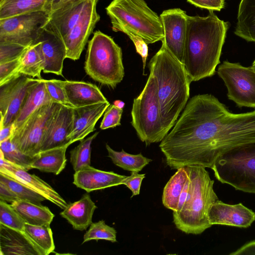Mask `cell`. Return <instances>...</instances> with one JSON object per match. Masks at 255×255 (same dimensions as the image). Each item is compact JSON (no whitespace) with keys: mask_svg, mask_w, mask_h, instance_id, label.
I'll list each match as a JSON object with an SVG mask.
<instances>
[{"mask_svg":"<svg viewBox=\"0 0 255 255\" xmlns=\"http://www.w3.org/2000/svg\"><path fill=\"white\" fill-rule=\"evenodd\" d=\"M43 61L40 51V44L36 41L27 47L21 56L18 73L42 79L41 71L43 69Z\"/></svg>","mask_w":255,"mask_h":255,"instance_id":"30","label":"cell"},{"mask_svg":"<svg viewBox=\"0 0 255 255\" xmlns=\"http://www.w3.org/2000/svg\"><path fill=\"white\" fill-rule=\"evenodd\" d=\"M73 124V108L61 105L49 122L41 144L40 151L71 144L68 136Z\"/></svg>","mask_w":255,"mask_h":255,"instance_id":"15","label":"cell"},{"mask_svg":"<svg viewBox=\"0 0 255 255\" xmlns=\"http://www.w3.org/2000/svg\"><path fill=\"white\" fill-rule=\"evenodd\" d=\"M106 147L108 156L113 163L127 171L139 172L152 161V159L143 156L140 153L131 154L125 152L124 149L121 151H117L113 149L108 144H106Z\"/></svg>","mask_w":255,"mask_h":255,"instance_id":"32","label":"cell"},{"mask_svg":"<svg viewBox=\"0 0 255 255\" xmlns=\"http://www.w3.org/2000/svg\"><path fill=\"white\" fill-rule=\"evenodd\" d=\"M0 181L6 185L18 197L19 200L40 204L46 200L44 197L28 187L15 178L0 172Z\"/></svg>","mask_w":255,"mask_h":255,"instance_id":"34","label":"cell"},{"mask_svg":"<svg viewBox=\"0 0 255 255\" xmlns=\"http://www.w3.org/2000/svg\"><path fill=\"white\" fill-rule=\"evenodd\" d=\"M53 101L47 91L44 79H40L29 91L13 123L15 130L42 105ZM14 130V131H15Z\"/></svg>","mask_w":255,"mask_h":255,"instance_id":"25","label":"cell"},{"mask_svg":"<svg viewBox=\"0 0 255 255\" xmlns=\"http://www.w3.org/2000/svg\"><path fill=\"white\" fill-rule=\"evenodd\" d=\"M127 176L87 166L75 172L73 184L89 193L122 184Z\"/></svg>","mask_w":255,"mask_h":255,"instance_id":"21","label":"cell"},{"mask_svg":"<svg viewBox=\"0 0 255 255\" xmlns=\"http://www.w3.org/2000/svg\"><path fill=\"white\" fill-rule=\"evenodd\" d=\"M47 0H2L0 19L43 10Z\"/></svg>","mask_w":255,"mask_h":255,"instance_id":"31","label":"cell"},{"mask_svg":"<svg viewBox=\"0 0 255 255\" xmlns=\"http://www.w3.org/2000/svg\"><path fill=\"white\" fill-rule=\"evenodd\" d=\"M11 205L26 224L36 226L50 225L54 217L50 209L41 204L18 200Z\"/></svg>","mask_w":255,"mask_h":255,"instance_id":"27","label":"cell"},{"mask_svg":"<svg viewBox=\"0 0 255 255\" xmlns=\"http://www.w3.org/2000/svg\"><path fill=\"white\" fill-rule=\"evenodd\" d=\"M98 133L80 140V143L70 151V162L75 172L91 166V144Z\"/></svg>","mask_w":255,"mask_h":255,"instance_id":"36","label":"cell"},{"mask_svg":"<svg viewBox=\"0 0 255 255\" xmlns=\"http://www.w3.org/2000/svg\"><path fill=\"white\" fill-rule=\"evenodd\" d=\"M84 69L94 81L114 89L125 74L121 48L111 36L96 31L88 42Z\"/></svg>","mask_w":255,"mask_h":255,"instance_id":"6","label":"cell"},{"mask_svg":"<svg viewBox=\"0 0 255 255\" xmlns=\"http://www.w3.org/2000/svg\"><path fill=\"white\" fill-rule=\"evenodd\" d=\"M46 87L51 100L61 105L73 108L69 102L65 91L58 80H44Z\"/></svg>","mask_w":255,"mask_h":255,"instance_id":"39","label":"cell"},{"mask_svg":"<svg viewBox=\"0 0 255 255\" xmlns=\"http://www.w3.org/2000/svg\"><path fill=\"white\" fill-rule=\"evenodd\" d=\"M235 34L248 41L255 42V0H241Z\"/></svg>","mask_w":255,"mask_h":255,"instance_id":"28","label":"cell"},{"mask_svg":"<svg viewBox=\"0 0 255 255\" xmlns=\"http://www.w3.org/2000/svg\"><path fill=\"white\" fill-rule=\"evenodd\" d=\"M184 167L189 179V190L182 209L178 212H173V223L182 232L199 235L212 226L208 213L219 199L213 189L214 181L205 167L200 165Z\"/></svg>","mask_w":255,"mask_h":255,"instance_id":"4","label":"cell"},{"mask_svg":"<svg viewBox=\"0 0 255 255\" xmlns=\"http://www.w3.org/2000/svg\"><path fill=\"white\" fill-rule=\"evenodd\" d=\"M145 174H139L137 172H131L130 175L127 176L122 184L126 185L132 192L131 197L139 194L141 182L145 177Z\"/></svg>","mask_w":255,"mask_h":255,"instance_id":"44","label":"cell"},{"mask_svg":"<svg viewBox=\"0 0 255 255\" xmlns=\"http://www.w3.org/2000/svg\"><path fill=\"white\" fill-rule=\"evenodd\" d=\"M0 224L24 231L26 223L11 204L0 200Z\"/></svg>","mask_w":255,"mask_h":255,"instance_id":"38","label":"cell"},{"mask_svg":"<svg viewBox=\"0 0 255 255\" xmlns=\"http://www.w3.org/2000/svg\"><path fill=\"white\" fill-rule=\"evenodd\" d=\"M106 240L112 243L117 241V231L114 228L106 224L104 220L92 223L84 236L82 243L91 240Z\"/></svg>","mask_w":255,"mask_h":255,"instance_id":"37","label":"cell"},{"mask_svg":"<svg viewBox=\"0 0 255 255\" xmlns=\"http://www.w3.org/2000/svg\"><path fill=\"white\" fill-rule=\"evenodd\" d=\"M211 169L222 183L237 190L255 193V141L228 149L217 157Z\"/></svg>","mask_w":255,"mask_h":255,"instance_id":"7","label":"cell"},{"mask_svg":"<svg viewBox=\"0 0 255 255\" xmlns=\"http://www.w3.org/2000/svg\"><path fill=\"white\" fill-rule=\"evenodd\" d=\"M1 255H45L43 251L24 232L0 224Z\"/></svg>","mask_w":255,"mask_h":255,"instance_id":"19","label":"cell"},{"mask_svg":"<svg viewBox=\"0 0 255 255\" xmlns=\"http://www.w3.org/2000/svg\"><path fill=\"white\" fill-rule=\"evenodd\" d=\"M106 10L115 32L126 28L140 36L147 44L164 38L160 16L144 0H113Z\"/></svg>","mask_w":255,"mask_h":255,"instance_id":"5","label":"cell"},{"mask_svg":"<svg viewBox=\"0 0 255 255\" xmlns=\"http://www.w3.org/2000/svg\"><path fill=\"white\" fill-rule=\"evenodd\" d=\"M98 0H88L78 21L63 39L66 58L78 60L100 16L97 11Z\"/></svg>","mask_w":255,"mask_h":255,"instance_id":"13","label":"cell"},{"mask_svg":"<svg viewBox=\"0 0 255 255\" xmlns=\"http://www.w3.org/2000/svg\"><path fill=\"white\" fill-rule=\"evenodd\" d=\"M36 41L40 44L43 73L63 76V63L66 58L63 40L43 27Z\"/></svg>","mask_w":255,"mask_h":255,"instance_id":"18","label":"cell"},{"mask_svg":"<svg viewBox=\"0 0 255 255\" xmlns=\"http://www.w3.org/2000/svg\"><path fill=\"white\" fill-rule=\"evenodd\" d=\"M189 179L188 177L187 180L186 182L185 186L182 191V192L180 194L177 209L175 211H174V212H178L180 211V210L182 209V208L186 200V199H187L188 190H189Z\"/></svg>","mask_w":255,"mask_h":255,"instance_id":"50","label":"cell"},{"mask_svg":"<svg viewBox=\"0 0 255 255\" xmlns=\"http://www.w3.org/2000/svg\"><path fill=\"white\" fill-rule=\"evenodd\" d=\"M81 0H47L43 10L49 15L65 5Z\"/></svg>","mask_w":255,"mask_h":255,"instance_id":"46","label":"cell"},{"mask_svg":"<svg viewBox=\"0 0 255 255\" xmlns=\"http://www.w3.org/2000/svg\"><path fill=\"white\" fill-rule=\"evenodd\" d=\"M1 0H0V1H1Z\"/></svg>","mask_w":255,"mask_h":255,"instance_id":"53","label":"cell"},{"mask_svg":"<svg viewBox=\"0 0 255 255\" xmlns=\"http://www.w3.org/2000/svg\"><path fill=\"white\" fill-rule=\"evenodd\" d=\"M175 150L186 165L211 168L217 157L237 145L255 141V110L229 111L210 94L191 98L172 129Z\"/></svg>","mask_w":255,"mask_h":255,"instance_id":"1","label":"cell"},{"mask_svg":"<svg viewBox=\"0 0 255 255\" xmlns=\"http://www.w3.org/2000/svg\"><path fill=\"white\" fill-rule=\"evenodd\" d=\"M14 130L13 123L7 126H0V142L11 138Z\"/></svg>","mask_w":255,"mask_h":255,"instance_id":"49","label":"cell"},{"mask_svg":"<svg viewBox=\"0 0 255 255\" xmlns=\"http://www.w3.org/2000/svg\"><path fill=\"white\" fill-rule=\"evenodd\" d=\"M165 185L162 195V203L173 212L177 209L179 197L188 178L185 167L179 168Z\"/></svg>","mask_w":255,"mask_h":255,"instance_id":"29","label":"cell"},{"mask_svg":"<svg viewBox=\"0 0 255 255\" xmlns=\"http://www.w3.org/2000/svg\"><path fill=\"white\" fill-rule=\"evenodd\" d=\"M197 7L209 10L220 11L225 6L226 0H187Z\"/></svg>","mask_w":255,"mask_h":255,"instance_id":"45","label":"cell"},{"mask_svg":"<svg viewBox=\"0 0 255 255\" xmlns=\"http://www.w3.org/2000/svg\"><path fill=\"white\" fill-rule=\"evenodd\" d=\"M0 200L11 203L19 199L6 185L0 181Z\"/></svg>","mask_w":255,"mask_h":255,"instance_id":"47","label":"cell"},{"mask_svg":"<svg viewBox=\"0 0 255 255\" xmlns=\"http://www.w3.org/2000/svg\"><path fill=\"white\" fill-rule=\"evenodd\" d=\"M131 124L146 146L161 141L166 136L163 128L155 78L149 74L144 88L134 98Z\"/></svg>","mask_w":255,"mask_h":255,"instance_id":"8","label":"cell"},{"mask_svg":"<svg viewBox=\"0 0 255 255\" xmlns=\"http://www.w3.org/2000/svg\"><path fill=\"white\" fill-rule=\"evenodd\" d=\"M97 206L87 193L79 200L68 204L60 215L65 219L74 230H86L92 223Z\"/></svg>","mask_w":255,"mask_h":255,"instance_id":"24","label":"cell"},{"mask_svg":"<svg viewBox=\"0 0 255 255\" xmlns=\"http://www.w3.org/2000/svg\"><path fill=\"white\" fill-rule=\"evenodd\" d=\"M110 105L109 102L73 108L72 130L68 136L70 142L81 140L95 130V125Z\"/></svg>","mask_w":255,"mask_h":255,"instance_id":"20","label":"cell"},{"mask_svg":"<svg viewBox=\"0 0 255 255\" xmlns=\"http://www.w3.org/2000/svg\"><path fill=\"white\" fill-rule=\"evenodd\" d=\"M123 112L122 109H120L113 104L110 105L104 113L100 128L101 129H106L120 126Z\"/></svg>","mask_w":255,"mask_h":255,"instance_id":"41","label":"cell"},{"mask_svg":"<svg viewBox=\"0 0 255 255\" xmlns=\"http://www.w3.org/2000/svg\"><path fill=\"white\" fill-rule=\"evenodd\" d=\"M230 255H255V240L248 243Z\"/></svg>","mask_w":255,"mask_h":255,"instance_id":"48","label":"cell"},{"mask_svg":"<svg viewBox=\"0 0 255 255\" xmlns=\"http://www.w3.org/2000/svg\"><path fill=\"white\" fill-rule=\"evenodd\" d=\"M60 105L53 101L42 105L15 130L11 141L21 152L32 157L40 152L47 125Z\"/></svg>","mask_w":255,"mask_h":255,"instance_id":"9","label":"cell"},{"mask_svg":"<svg viewBox=\"0 0 255 255\" xmlns=\"http://www.w3.org/2000/svg\"><path fill=\"white\" fill-rule=\"evenodd\" d=\"M26 48L17 44L0 43V63L18 58Z\"/></svg>","mask_w":255,"mask_h":255,"instance_id":"42","label":"cell"},{"mask_svg":"<svg viewBox=\"0 0 255 255\" xmlns=\"http://www.w3.org/2000/svg\"><path fill=\"white\" fill-rule=\"evenodd\" d=\"M21 56V55L15 59L0 63V86L20 75L18 71Z\"/></svg>","mask_w":255,"mask_h":255,"instance_id":"40","label":"cell"},{"mask_svg":"<svg viewBox=\"0 0 255 255\" xmlns=\"http://www.w3.org/2000/svg\"><path fill=\"white\" fill-rule=\"evenodd\" d=\"M208 219L212 225L247 228L255 221V213L241 203L230 205L219 200L211 207Z\"/></svg>","mask_w":255,"mask_h":255,"instance_id":"16","label":"cell"},{"mask_svg":"<svg viewBox=\"0 0 255 255\" xmlns=\"http://www.w3.org/2000/svg\"><path fill=\"white\" fill-rule=\"evenodd\" d=\"M183 64L190 82L211 77L220 63L228 23L213 12L187 17Z\"/></svg>","mask_w":255,"mask_h":255,"instance_id":"2","label":"cell"},{"mask_svg":"<svg viewBox=\"0 0 255 255\" xmlns=\"http://www.w3.org/2000/svg\"><path fill=\"white\" fill-rule=\"evenodd\" d=\"M148 67L150 74L156 80L161 121L166 135L187 103L191 82L183 64L163 42Z\"/></svg>","mask_w":255,"mask_h":255,"instance_id":"3","label":"cell"},{"mask_svg":"<svg viewBox=\"0 0 255 255\" xmlns=\"http://www.w3.org/2000/svg\"><path fill=\"white\" fill-rule=\"evenodd\" d=\"M88 0L71 3L53 11L44 28L63 40L78 21Z\"/></svg>","mask_w":255,"mask_h":255,"instance_id":"22","label":"cell"},{"mask_svg":"<svg viewBox=\"0 0 255 255\" xmlns=\"http://www.w3.org/2000/svg\"><path fill=\"white\" fill-rule=\"evenodd\" d=\"M49 16L42 10L0 19V43L29 46L37 41Z\"/></svg>","mask_w":255,"mask_h":255,"instance_id":"10","label":"cell"},{"mask_svg":"<svg viewBox=\"0 0 255 255\" xmlns=\"http://www.w3.org/2000/svg\"><path fill=\"white\" fill-rule=\"evenodd\" d=\"M113 105L120 109H123L125 106V104L123 101L117 100L114 101Z\"/></svg>","mask_w":255,"mask_h":255,"instance_id":"51","label":"cell"},{"mask_svg":"<svg viewBox=\"0 0 255 255\" xmlns=\"http://www.w3.org/2000/svg\"><path fill=\"white\" fill-rule=\"evenodd\" d=\"M39 79L20 75L0 86V126L14 122L29 91Z\"/></svg>","mask_w":255,"mask_h":255,"instance_id":"12","label":"cell"},{"mask_svg":"<svg viewBox=\"0 0 255 255\" xmlns=\"http://www.w3.org/2000/svg\"><path fill=\"white\" fill-rule=\"evenodd\" d=\"M0 172L11 176L37 192L48 200L64 209L68 205L66 201L49 184L34 174L0 157Z\"/></svg>","mask_w":255,"mask_h":255,"instance_id":"17","label":"cell"},{"mask_svg":"<svg viewBox=\"0 0 255 255\" xmlns=\"http://www.w3.org/2000/svg\"><path fill=\"white\" fill-rule=\"evenodd\" d=\"M70 144L40 151L35 155L30 166L42 172L58 175L66 165V151Z\"/></svg>","mask_w":255,"mask_h":255,"instance_id":"26","label":"cell"},{"mask_svg":"<svg viewBox=\"0 0 255 255\" xmlns=\"http://www.w3.org/2000/svg\"><path fill=\"white\" fill-rule=\"evenodd\" d=\"M58 81L64 88L74 108L108 102L100 89L93 83L70 80Z\"/></svg>","mask_w":255,"mask_h":255,"instance_id":"23","label":"cell"},{"mask_svg":"<svg viewBox=\"0 0 255 255\" xmlns=\"http://www.w3.org/2000/svg\"><path fill=\"white\" fill-rule=\"evenodd\" d=\"M251 67L253 68V69L255 71V60L253 63L252 65L251 66Z\"/></svg>","mask_w":255,"mask_h":255,"instance_id":"52","label":"cell"},{"mask_svg":"<svg viewBox=\"0 0 255 255\" xmlns=\"http://www.w3.org/2000/svg\"><path fill=\"white\" fill-rule=\"evenodd\" d=\"M217 73L225 83L230 100L239 107L255 108V71L251 66L225 61Z\"/></svg>","mask_w":255,"mask_h":255,"instance_id":"11","label":"cell"},{"mask_svg":"<svg viewBox=\"0 0 255 255\" xmlns=\"http://www.w3.org/2000/svg\"><path fill=\"white\" fill-rule=\"evenodd\" d=\"M187 15L186 11L178 8L164 10L160 15L164 30V38L161 42L182 63Z\"/></svg>","mask_w":255,"mask_h":255,"instance_id":"14","label":"cell"},{"mask_svg":"<svg viewBox=\"0 0 255 255\" xmlns=\"http://www.w3.org/2000/svg\"><path fill=\"white\" fill-rule=\"evenodd\" d=\"M35 156L21 152L12 142L11 138L0 142V157L27 171L31 169Z\"/></svg>","mask_w":255,"mask_h":255,"instance_id":"35","label":"cell"},{"mask_svg":"<svg viewBox=\"0 0 255 255\" xmlns=\"http://www.w3.org/2000/svg\"><path fill=\"white\" fill-rule=\"evenodd\" d=\"M118 31H121L125 33L133 42L135 46L136 52L139 54L142 58L143 63V73L144 74L146 59L148 56L147 44L140 36L128 29L124 28H120L118 30L117 32Z\"/></svg>","mask_w":255,"mask_h":255,"instance_id":"43","label":"cell"},{"mask_svg":"<svg viewBox=\"0 0 255 255\" xmlns=\"http://www.w3.org/2000/svg\"><path fill=\"white\" fill-rule=\"evenodd\" d=\"M24 231L43 251L45 255L54 252L55 245L50 225L36 226L26 223Z\"/></svg>","mask_w":255,"mask_h":255,"instance_id":"33","label":"cell"}]
</instances>
